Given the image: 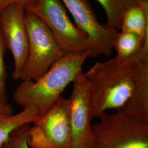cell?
I'll list each match as a JSON object with an SVG mask.
<instances>
[{"mask_svg":"<svg viewBox=\"0 0 148 148\" xmlns=\"http://www.w3.org/2000/svg\"><path fill=\"white\" fill-rule=\"evenodd\" d=\"M139 56L125 62L119 61L115 56L97 62L84 73L90 87L93 117H99L110 109L124 108L132 95Z\"/></svg>","mask_w":148,"mask_h":148,"instance_id":"obj_1","label":"cell"},{"mask_svg":"<svg viewBox=\"0 0 148 148\" xmlns=\"http://www.w3.org/2000/svg\"><path fill=\"white\" fill-rule=\"evenodd\" d=\"M89 57V52L64 55L38 79L23 81L14 92L15 103L23 108L34 106L38 116L42 115L82 71V66Z\"/></svg>","mask_w":148,"mask_h":148,"instance_id":"obj_2","label":"cell"},{"mask_svg":"<svg viewBox=\"0 0 148 148\" xmlns=\"http://www.w3.org/2000/svg\"><path fill=\"white\" fill-rule=\"evenodd\" d=\"M92 125V148H148V123L123 110L99 117Z\"/></svg>","mask_w":148,"mask_h":148,"instance_id":"obj_3","label":"cell"},{"mask_svg":"<svg viewBox=\"0 0 148 148\" xmlns=\"http://www.w3.org/2000/svg\"><path fill=\"white\" fill-rule=\"evenodd\" d=\"M25 18L29 51L21 79L35 81L65 54L52 32L35 14L25 10Z\"/></svg>","mask_w":148,"mask_h":148,"instance_id":"obj_4","label":"cell"},{"mask_svg":"<svg viewBox=\"0 0 148 148\" xmlns=\"http://www.w3.org/2000/svg\"><path fill=\"white\" fill-rule=\"evenodd\" d=\"M32 123L27 134V143L30 148H71L69 99L61 96Z\"/></svg>","mask_w":148,"mask_h":148,"instance_id":"obj_5","label":"cell"},{"mask_svg":"<svg viewBox=\"0 0 148 148\" xmlns=\"http://www.w3.org/2000/svg\"><path fill=\"white\" fill-rule=\"evenodd\" d=\"M29 11L46 24L65 54L88 52L87 37L71 21L61 0H37Z\"/></svg>","mask_w":148,"mask_h":148,"instance_id":"obj_6","label":"cell"},{"mask_svg":"<svg viewBox=\"0 0 148 148\" xmlns=\"http://www.w3.org/2000/svg\"><path fill=\"white\" fill-rule=\"evenodd\" d=\"M87 38L90 57L110 56L119 31L101 24L88 0H61Z\"/></svg>","mask_w":148,"mask_h":148,"instance_id":"obj_7","label":"cell"},{"mask_svg":"<svg viewBox=\"0 0 148 148\" xmlns=\"http://www.w3.org/2000/svg\"><path fill=\"white\" fill-rule=\"evenodd\" d=\"M73 90L70 102V123L71 134V148H92L93 117L89 85L80 72L73 82Z\"/></svg>","mask_w":148,"mask_h":148,"instance_id":"obj_8","label":"cell"},{"mask_svg":"<svg viewBox=\"0 0 148 148\" xmlns=\"http://www.w3.org/2000/svg\"><path fill=\"white\" fill-rule=\"evenodd\" d=\"M25 8L13 4L0 13V26L7 48L10 51L14 62L12 77L21 79V72L27 61L29 41L25 18Z\"/></svg>","mask_w":148,"mask_h":148,"instance_id":"obj_9","label":"cell"},{"mask_svg":"<svg viewBox=\"0 0 148 148\" xmlns=\"http://www.w3.org/2000/svg\"><path fill=\"white\" fill-rule=\"evenodd\" d=\"M121 110L136 119L148 123V51L143 52L138 58L132 95Z\"/></svg>","mask_w":148,"mask_h":148,"instance_id":"obj_10","label":"cell"},{"mask_svg":"<svg viewBox=\"0 0 148 148\" xmlns=\"http://www.w3.org/2000/svg\"><path fill=\"white\" fill-rule=\"evenodd\" d=\"M120 30L132 32L148 40V0H138L136 5L126 12Z\"/></svg>","mask_w":148,"mask_h":148,"instance_id":"obj_11","label":"cell"},{"mask_svg":"<svg viewBox=\"0 0 148 148\" xmlns=\"http://www.w3.org/2000/svg\"><path fill=\"white\" fill-rule=\"evenodd\" d=\"M116 57L120 62L136 58L145 51H148V40L130 32H119L114 43Z\"/></svg>","mask_w":148,"mask_h":148,"instance_id":"obj_12","label":"cell"},{"mask_svg":"<svg viewBox=\"0 0 148 148\" xmlns=\"http://www.w3.org/2000/svg\"><path fill=\"white\" fill-rule=\"evenodd\" d=\"M38 116V111L34 106L23 108L20 112L0 120V148H2L11 134L18 128L31 123Z\"/></svg>","mask_w":148,"mask_h":148,"instance_id":"obj_13","label":"cell"},{"mask_svg":"<svg viewBox=\"0 0 148 148\" xmlns=\"http://www.w3.org/2000/svg\"><path fill=\"white\" fill-rule=\"evenodd\" d=\"M101 5L106 16V25L120 30L126 12L137 3L138 0H96Z\"/></svg>","mask_w":148,"mask_h":148,"instance_id":"obj_14","label":"cell"},{"mask_svg":"<svg viewBox=\"0 0 148 148\" xmlns=\"http://www.w3.org/2000/svg\"><path fill=\"white\" fill-rule=\"evenodd\" d=\"M7 49L5 41L0 26V106L8 104L7 92V70L5 55Z\"/></svg>","mask_w":148,"mask_h":148,"instance_id":"obj_15","label":"cell"},{"mask_svg":"<svg viewBox=\"0 0 148 148\" xmlns=\"http://www.w3.org/2000/svg\"><path fill=\"white\" fill-rule=\"evenodd\" d=\"M30 126V124L28 123L16 130L2 148H31L27 143Z\"/></svg>","mask_w":148,"mask_h":148,"instance_id":"obj_16","label":"cell"},{"mask_svg":"<svg viewBox=\"0 0 148 148\" xmlns=\"http://www.w3.org/2000/svg\"><path fill=\"white\" fill-rule=\"evenodd\" d=\"M37 0H0V13L6 7L13 4L22 5L26 11H30L36 3Z\"/></svg>","mask_w":148,"mask_h":148,"instance_id":"obj_17","label":"cell"},{"mask_svg":"<svg viewBox=\"0 0 148 148\" xmlns=\"http://www.w3.org/2000/svg\"><path fill=\"white\" fill-rule=\"evenodd\" d=\"M13 114V109L11 104L8 103L4 106H0V120Z\"/></svg>","mask_w":148,"mask_h":148,"instance_id":"obj_18","label":"cell"}]
</instances>
